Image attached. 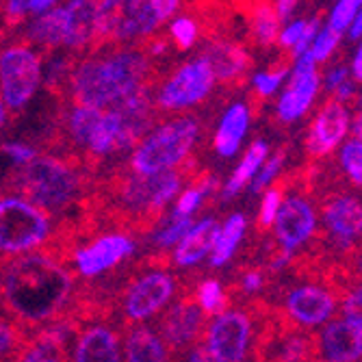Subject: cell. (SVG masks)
Listing matches in <instances>:
<instances>
[{
    "label": "cell",
    "mask_w": 362,
    "mask_h": 362,
    "mask_svg": "<svg viewBox=\"0 0 362 362\" xmlns=\"http://www.w3.org/2000/svg\"><path fill=\"white\" fill-rule=\"evenodd\" d=\"M204 170L206 168L195 154L174 170L150 176H137L113 168L95 176L89 204L105 228L130 237H144L163 221L174 195L182 187H189Z\"/></svg>",
    "instance_id": "obj_2"
},
{
    "label": "cell",
    "mask_w": 362,
    "mask_h": 362,
    "mask_svg": "<svg viewBox=\"0 0 362 362\" xmlns=\"http://www.w3.org/2000/svg\"><path fill=\"white\" fill-rule=\"evenodd\" d=\"M284 158H286V148H280V150L274 154V158L265 165V170H260L258 176H256V180L252 182V191H254V193H260L262 189H265V187L280 174V168L284 165Z\"/></svg>",
    "instance_id": "obj_38"
},
{
    "label": "cell",
    "mask_w": 362,
    "mask_h": 362,
    "mask_svg": "<svg viewBox=\"0 0 362 362\" xmlns=\"http://www.w3.org/2000/svg\"><path fill=\"white\" fill-rule=\"evenodd\" d=\"M135 250V237L105 228L70 250L68 265L81 280H91L117 269L122 262L133 258Z\"/></svg>",
    "instance_id": "obj_14"
},
{
    "label": "cell",
    "mask_w": 362,
    "mask_h": 362,
    "mask_svg": "<svg viewBox=\"0 0 362 362\" xmlns=\"http://www.w3.org/2000/svg\"><path fill=\"white\" fill-rule=\"evenodd\" d=\"M68 362H122V327L113 323H76Z\"/></svg>",
    "instance_id": "obj_16"
},
{
    "label": "cell",
    "mask_w": 362,
    "mask_h": 362,
    "mask_svg": "<svg viewBox=\"0 0 362 362\" xmlns=\"http://www.w3.org/2000/svg\"><path fill=\"white\" fill-rule=\"evenodd\" d=\"M95 176L74 156L37 154L7 178L5 191L20 195L50 217L74 213L91 193Z\"/></svg>",
    "instance_id": "obj_3"
},
{
    "label": "cell",
    "mask_w": 362,
    "mask_h": 362,
    "mask_svg": "<svg viewBox=\"0 0 362 362\" xmlns=\"http://www.w3.org/2000/svg\"><path fill=\"white\" fill-rule=\"evenodd\" d=\"M197 37H200V35H197V26H195V22L189 16H182V18H178V20L172 22L170 40H172V44H174L176 50L185 52V50L193 48V44L197 42Z\"/></svg>",
    "instance_id": "obj_35"
},
{
    "label": "cell",
    "mask_w": 362,
    "mask_h": 362,
    "mask_svg": "<svg viewBox=\"0 0 362 362\" xmlns=\"http://www.w3.org/2000/svg\"><path fill=\"white\" fill-rule=\"evenodd\" d=\"M204 59L209 70L219 87L226 91H237L247 85V78L254 70V57L241 40H213L197 52Z\"/></svg>",
    "instance_id": "obj_15"
},
{
    "label": "cell",
    "mask_w": 362,
    "mask_h": 362,
    "mask_svg": "<svg viewBox=\"0 0 362 362\" xmlns=\"http://www.w3.org/2000/svg\"><path fill=\"white\" fill-rule=\"evenodd\" d=\"M339 42H341V33H337V30H332V28H327V26H325V28L319 33V35L315 37V42L310 44V48H308V54L313 57L315 65L321 63V61H327V59H330V54L337 50Z\"/></svg>",
    "instance_id": "obj_36"
},
{
    "label": "cell",
    "mask_w": 362,
    "mask_h": 362,
    "mask_svg": "<svg viewBox=\"0 0 362 362\" xmlns=\"http://www.w3.org/2000/svg\"><path fill=\"white\" fill-rule=\"evenodd\" d=\"M219 230L221 226L215 217H206L200 223H195L172 252V265H178V267L197 265V262L213 252L215 241L219 237Z\"/></svg>",
    "instance_id": "obj_22"
},
{
    "label": "cell",
    "mask_w": 362,
    "mask_h": 362,
    "mask_svg": "<svg viewBox=\"0 0 362 362\" xmlns=\"http://www.w3.org/2000/svg\"><path fill=\"white\" fill-rule=\"evenodd\" d=\"M0 13H3V3H0Z\"/></svg>",
    "instance_id": "obj_46"
},
{
    "label": "cell",
    "mask_w": 362,
    "mask_h": 362,
    "mask_svg": "<svg viewBox=\"0 0 362 362\" xmlns=\"http://www.w3.org/2000/svg\"><path fill=\"white\" fill-rule=\"evenodd\" d=\"M306 26V20H298V22H293L288 24L282 33H280V37H278V46L280 50H293V46L300 42L302 37V30Z\"/></svg>",
    "instance_id": "obj_40"
},
{
    "label": "cell",
    "mask_w": 362,
    "mask_h": 362,
    "mask_svg": "<svg viewBox=\"0 0 362 362\" xmlns=\"http://www.w3.org/2000/svg\"><path fill=\"white\" fill-rule=\"evenodd\" d=\"M52 7H54V0H9V3H3L5 28H16L28 16H42L44 11Z\"/></svg>",
    "instance_id": "obj_30"
},
{
    "label": "cell",
    "mask_w": 362,
    "mask_h": 362,
    "mask_svg": "<svg viewBox=\"0 0 362 362\" xmlns=\"http://www.w3.org/2000/svg\"><path fill=\"white\" fill-rule=\"evenodd\" d=\"M319 349L325 360L360 362L362 358V321L337 317L319 337Z\"/></svg>",
    "instance_id": "obj_19"
},
{
    "label": "cell",
    "mask_w": 362,
    "mask_h": 362,
    "mask_svg": "<svg viewBox=\"0 0 362 362\" xmlns=\"http://www.w3.org/2000/svg\"><path fill=\"white\" fill-rule=\"evenodd\" d=\"M300 5L295 3V0H278L276 3V16H278V20H280V24H284V22H288V18H291V13L298 9Z\"/></svg>",
    "instance_id": "obj_41"
},
{
    "label": "cell",
    "mask_w": 362,
    "mask_h": 362,
    "mask_svg": "<svg viewBox=\"0 0 362 362\" xmlns=\"http://www.w3.org/2000/svg\"><path fill=\"white\" fill-rule=\"evenodd\" d=\"M193 226H195L193 217H176L174 215V219L165 228H160L156 233V237L152 239L154 252H168V247L176 245Z\"/></svg>",
    "instance_id": "obj_33"
},
{
    "label": "cell",
    "mask_w": 362,
    "mask_h": 362,
    "mask_svg": "<svg viewBox=\"0 0 362 362\" xmlns=\"http://www.w3.org/2000/svg\"><path fill=\"white\" fill-rule=\"evenodd\" d=\"M83 280L40 250L0 262V313L35 334L72 315Z\"/></svg>",
    "instance_id": "obj_1"
},
{
    "label": "cell",
    "mask_w": 362,
    "mask_h": 362,
    "mask_svg": "<svg viewBox=\"0 0 362 362\" xmlns=\"http://www.w3.org/2000/svg\"><path fill=\"white\" fill-rule=\"evenodd\" d=\"M5 122H7V109H5L3 100H0V128L5 126Z\"/></svg>",
    "instance_id": "obj_45"
},
{
    "label": "cell",
    "mask_w": 362,
    "mask_h": 362,
    "mask_svg": "<svg viewBox=\"0 0 362 362\" xmlns=\"http://www.w3.org/2000/svg\"><path fill=\"white\" fill-rule=\"evenodd\" d=\"M18 362H68V354L48 341L42 332H35L30 334V343Z\"/></svg>",
    "instance_id": "obj_31"
},
{
    "label": "cell",
    "mask_w": 362,
    "mask_h": 362,
    "mask_svg": "<svg viewBox=\"0 0 362 362\" xmlns=\"http://www.w3.org/2000/svg\"><path fill=\"white\" fill-rule=\"evenodd\" d=\"M52 217L22 200L20 195L0 193V262L40 252L52 239Z\"/></svg>",
    "instance_id": "obj_5"
},
{
    "label": "cell",
    "mask_w": 362,
    "mask_h": 362,
    "mask_svg": "<svg viewBox=\"0 0 362 362\" xmlns=\"http://www.w3.org/2000/svg\"><path fill=\"white\" fill-rule=\"evenodd\" d=\"M233 9L245 22V48L269 50L278 44L282 24L276 16V3H233Z\"/></svg>",
    "instance_id": "obj_18"
},
{
    "label": "cell",
    "mask_w": 362,
    "mask_h": 362,
    "mask_svg": "<svg viewBox=\"0 0 362 362\" xmlns=\"http://www.w3.org/2000/svg\"><path fill=\"white\" fill-rule=\"evenodd\" d=\"M187 362H217V360L204 349V345H197V347H193L189 351V360Z\"/></svg>",
    "instance_id": "obj_42"
},
{
    "label": "cell",
    "mask_w": 362,
    "mask_h": 362,
    "mask_svg": "<svg viewBox=\"0 0 362 362\" xmlns=\"http://www.w3.org/2000/svg\"><path fill=\"white\" fill-rule=\"evenodd\" d=\"M135 269L137 265L130 267L117 295L122 327L144 323L146 319L163 313L187 284L185 278H178L165 269H150L146 274H135Z\"/></svg>",
    "instance_id": "obj_7"
},
{
    "label": "cell",
    "mask_w": 362,
    "mask_h": 362,
    "mask_svg": "<svg viewBox=\"0 0 362 362\" xmlns=\"http://www.w3.org/2000/svg\"><path fill=\"white\" fill-rule=\"evenodd\" d=\"M360 158H362V144L360 137H351L341 152V165L345 170L347 185H354V189H360L362 185V172H360Z\"/></svg>",
    "instance_id": "obj_34"
},
{
    "label": "cell",
    "mask_w": 362,
    "mask_h": 362,
    "mask_svg": "<svg viewBox=\"0 0 362 362\" xmlns=\"http://www.w3.org/2000/svg\"><path fill=\"white\" fill-rule=\"evenodd\" d=\"M247 124H250V113L245 105L239 103L230 107L217 128V135L213 139V150L223 158L235 156L247 130Z\"/></svg>",
    "instance_id": "obj_25"
},
{
    "label": "cell",
    "mask_w": 362,
    "mask_h": 362,
    "mask_svg": "<svg viewBox=\"0 0 362 362\" xmlns=\"http://www.w3.org/2000/svg\"><path fill=\"white\" fill-rule=\"evenodd\" d=\"M65 35V3H54L52 9L35 16L24 30H22V44L28 48L35 46L44 54H50L54 48L63 46Z\"/></svg>",
    "instance_id": "obj_24"
},
{
    "label": "cell",
    "mask_w": 362,
    "mask_h": 362,
    "mask_svg": "<svg viewBox=\"0 0 362 362\" xmlns=\"http://www.w3.org/2000/svg\"><path fill=\"white\" fill-rule=\"evenodd\" d=\"M362 50L360 48H356V52H354V63H351V72H354V81L356 83H360V74H362Z\"/></svg>",
    "instance_id": "obj_43"
},
{
    "label": "cell",
    "mask_w": 362,
    "mask_h": 362,
    "mask_svg": "<svg viewBox=\"0 0 362 362\" xmlns=\"http://www.w3.org/2000/svg\"><path fill=\"white\" fill-rule=\"evenodd\" d=\"M42 83V57L26 44H9L0 50V100L7 113H20Z\"/></svg>",
    "instance_id": "obj_11"
},
{
    "label": "cell",
    "mask_w": 362,
    "mask_h": 362,
    "mask_svg": "<svg viewBox=\"0 0 362 362\" xmlns=\"http://www.w3.org/2000/svg\"><path fill=\"white\" fill-rule=\"evenodd\" d=\"M30 343V332L0 313V362H18Z\"/></svg>",
    "instance_id": "obj_28"
},
{
    "label": "cell",
    "mask_w": 362,
    "mask_h": 362,
    "mask_svg": "<svg viewBox=\"0 0 362 362\" xmlns=\"http://www.w3.org/2000/svg\"><path fill=\"white\" fill-rule=\"evenodd\" d=\"M215 87V78L209 70L204 59L193 57L163 78L154 95L156 113H178L193 107H200L209 100V95Z\"/></svg>",
    "instance_id": "obj_12"
},
{
    "label": "cell",
    "mask_w": 362,
    "mask_h": 362,
    "mask_svg": "<svg viewBox=\"0 0 362 362\" xmlns=\"http://www.w3.org/2000/svg\"><path fill=\"white\" fill-rule=\"evenodd\" d=\"M122 356L126 362H170L172 354L148 325L122 327Z\"/></svg>",
    "instance_id": "obj_23"
},
{
    "label": "cell",
    "mask_w": 362,
    "mask_h": 362,
    "mask_svg": "<svg viewBox=\"0 0 362 362\" xmlns=\"http://www.w3.org/2000/svg\"><path fill=\"white\" fill-rule=\"evenodd\" d=\"M267 152H269V146L265 141H254L247 150V154L243 156V160L239 163V168L235 170V174L230 176L228 185L223 187V200H228V197H235L252 178L254 174L260 170L262 160L267 158Z\"/></svg>",
    "instance_id": "obj_27"
},
{
    "label": "cell",
    "mask_w": 362,
    "mask_h": 362,
    "mask_svg": "<svg viewBox=\"0 0 362 362\" xmlns=\"http://www.w3.org/2000/svg\"><path fill=\"white\" fill-rule=\"evenodd\" d=\"M360 11V0H341V3H337L332 7V13H330V22H327V28H332L337 33L349 28L351 20L356 18V13Z\"/></svg>",
    "instance_id": "obj_37"
},
{
    "label": "cell",
    "mask_w": 362,
    "mask_h": 362,
    "mask_svg": "<svg viewBox=\"0 0 362 362\" xmlns=\"http://www.w3.org/2000/svg\"><path fill=\"white\" fill-rule=\"evenodd\" d=\"M245 215L243 213H233L226 219V226L219 230V237L215 241L213 247V256H211V267H221L226 262L233 258V254L237 252L243 235H245Z\"/></svg>",
    "instance_id": "obj_26"
},
{
    "label": "cell",
    "mask_w": 362,
    "mask_h": 362,
    "mask_svg": "<svg viewBox=\"0 0 362 362\" xmlns=\"http://www.w3.org/2000/svg\"><path fill=\"white\" fill-rule=\"evenodd\" d=\"M319 362H332V360H319Z\"/></svg>",
    "instance_id": "obj_47"
},
{
    "label": "cell",
    "mask_w": 362,
    "mask_h": 362,
    "mask_svg": "<svg viewBox=\"0 0 362 362\" xmlns=\"http://www.w3.org/2000/svg\"><path fill=\"white\" fill-rule=\"evenodd\" d=\"M349 119L351 117L347 107L332 100V98L321 107L306 135V152L310 160H319L327 156L343 141V137L349 130Z\"/></svg>",
    "instance_id": "obj_17"
},
{
    "label": "cell",
    "mask_w": 362,
    "mask_h": 362,
    "mask_svg": "<svg viewBox=\"0 0 362 362\" xmlns=\"http://www.w3.org/2000/svg\"><path fill=\"white\" fill-rule=\"evenodd\" d=\"M202 137V122L195 115H182L156 126L135 148L122 168L128 174L150 176L174 170L191 156L193 146Z\"/></svg>",
    "instance_id": "obj_4"
},
{
    "label": "cell",
    "mask_w": 362,
    "mask_h": 362,
    "mask_svg": "<svg viewBox=\"0 0 362 362\" xmlns=\"http://www.w3.org/2000/svg\"><path fill=\"white\" fill-rule=\"evenodd\" d=\"M182 3L178 0H115L111 20V48L133 46L168 22Z\"/></svg>",
    "instance_id": "obj_13"
},
{
    "label": "cell",
    "mask_w": 362,
    "mask_h": 362,
    "mask_svg": "<svg viewBox=\"0 0 362 362\" xmlns=\"http://www.w3.org/2000/svg\"><path fill=\"white\" fill-rule=\"evenodd\" d=\"M185 282H187L185 288L160 313L158 332H156L158 339L165 343L168 351L176 356L189 354L193 347L200 345L211 321L195 300L193 276H185Z\"/></svg>",
    "instance_id": "obj_9"
},
{
    "label": "cell",
    "mask_w": 362,
    "mask_h": 362,
    "mask_svg": "<svg viewBox=\"0 0 362 362\" xmlns=\"http://www.w3.org/2000/svg\"><path fill=\"white\" fill-rule=\"evenodd\" d=\"M351 22H354V24H349V26H351V30H349V40L358 42V40H360V28H362V16H360V11L356 13V18H354Z\"/></svg>",
    "instance_id": "obj_44"
},
{
    "label": "cell",
    "mask_w": 362,
    "mask_h": 362,
    "mask_svg": "<svg viewBox=\"0 0 362 362\" xmlns=\"http://www.w3.org/2000/svg\"><path fill=\"white\" fill-rule=\"evenodd\" d=\"M280 313L300 330L315 332L319 325L339 317V298L323 282L315 278H280L267 298Z\"/></svg>",
    "instance_id": "obj_6"
},
{
    "label": "cell",
    "mask_w": 362,
    "mask_h": 362,
    "mask_svg": "<svg viewBox=\"0 0 362 362\" xmlns=\"http://www.w3.org/2000/svg\"><path fill=\"white\" fill-rule=\"evenodd\" d=\"M98 0H70L65 3V35L63 46L70 50V57L81 59L89 54L95 35Z\"/></svg>",
    "instance_id": "obj_20"
},
{
    "label": "cell",
    "mask_w": 362,
    "mask_h": 362,
    "mask_svg": "<svg viewBox=\"0 0 362 362\" xmlns=\"http://www.w3.org/2000/svg\"><path fill=\"white\" fill-rule=\"evenodd\" d=\"M319 91V74L317 70H293L291 83L278 100L276 117L284 124L300 119L313 105Z\"/></svg>",
    "instance_id": "obj_21"
},
{
    "label": "cell",
    "mask_w": 362,
    "mask_h": 362,
    "mask_svg": "<svg viewBox=\"0 0 362 362\" xmlns=\"http://www.w3.org/2000/svg\"><path fill=\"white\" fill-rule=\"evenodd\" d=\"M0 152H3L5 156H9V158L16 163V168L26 165V163H30L33 158L37 156V150H35V148H30V146H26V144H13V141L0 146Z\"/></svg>",
    "instance_id": "obj_39"
},
{
    "label": "cell",
    "mask_w": 362,
    "mask_h": 362,
    "mask_svg": "<svg viewBox=\"0 0 362 362\" xmlns=\"http://www.w3.org/2000/svg\"><path fill=\"white\" fill-rule=\"evenodd\" d=\"M276 245L293 254V250L308 245L319 228V217L313 206V197L302 187L298 172L284 174V195L276 215Z\"/></svg>",
    "instance_id": "obj_10"
},
{
    "label": "cell",
    "mask_w": 362,
    "mask_h": 362,
    "mask_svg": "<svg viewBox=\"0 0 362 362\" xmlns=\"http://www.w3.org/2000/svg\"><path fill=\"white\" fill-rule=\"evenodd\" d=\"M282 195H284V176H278L276 185L265 193V200H262V204H260V211L256 217V233L258 235H265L272 230L276 215H278V209H280V202H282Z\"/></svg>",
    "instance_id": "obj_32"
},
{
    "label": "cell",
    "mask_w": 362,
    "mask_h": 362,
    "mask_svg": "<svg viewBox=\"0 0 362 362\" xmlns=\"http://www.w3.org/2000/svg\"><path fill=\"white\" fill-rule=\"evenodd\" d=\"M262 300H252L230 306L209 321L204 334V349L217 362H250L258 334Z\"/></svg>",
    "instance_id": "obj_8"
},
{
    "label": "cell",
    "mask_w": 362,
    "mask_h": 362,
    "mask_svg": "<svg viewBox=\"0 0 362 362\" xmlns=\"http://www.w3.org/2000/svg\"><path fill=\"white\" fill-rule=\"evenodd\" d=\"M193 293H195V300L197 304H200V308L204 310V315L209 319L221 315L223 310H228L230 306H233V302H230V298L226 295L223 291V284L219 280H202V282H197L193 286Z\"/></svg>",
    "instance_id": "obj_29"
}]
</instances>
